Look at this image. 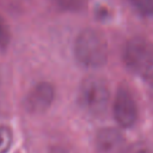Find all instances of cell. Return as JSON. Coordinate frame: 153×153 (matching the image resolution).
I'll return each mask as SVG.
<instances>
[{
  "label": "cell",
  "mask_w": 153,
  "mask_h": 153,
  "mask_svg": "<svg viewBox=\"0 0 153 153\" xmlns=\"http://www.w3.org/2000/svg\"><path fill=\"white\" fill-rule=\"evenodd\" d=\"M73 51L75 60L86 68L104 66L109 56V47L105 36L94 29H85L78 33Z\"/></svg>",
  "instance_id": "obj_1"
},
{
  "label": "cell",
  "mask_w": 153,
  "mask_h": 153,
  "mask_svg": "<svg viewBox=\"0 0 153 153\" xmlns=\"http://www.w3.org/2000/svg\"><path fill=\"white\" fill-rule=\"evenodd\" d=\"M123 61L136 75L153 79V42L142 36H134L123 48Z\"/></svg>",
  "instance_id": "obj_2"
},
{
  "label": "cell",
  "mask_w": 153,
  "mask_h": 153,
  "mask_svg": "<svg viewBox=\"0 0 153 153\" xmlns=\"http://www.w3.org/2000/svg\"><path fill=\"white\" fill-rule=\"evenodd\" d=\"M78 102L88 115L102 116L110 102V91L106 81L94 75L85 78L79 86Z\"/></svg>",
  "instance_id": "obj_3"
},
{
  "label": "cell",
  "mask_w": 153,
  "mask_h": 153,
  "mask_svg": "<svg viewBox=\"0 0 153 153\" xmlns=\"http://www.w3.org/2000/svg\"><path fill=\"white\" fill-rule=\"evenodd\" d=\"M114 117L122 128L133 127L139 117V109L130 88L122 85L117 88L114 99Z\"/></svg>",
  "instance_id": "obj_4"
},
{
  "label": "cell",
  "mask_w": 153,
  "mask_h": 153,
  "mask_svg": "<svg viewBox=\"0 0 153 153\" xmlns=\"http://www.w3.org/2000/svg\"><path fill=\"white\" fill-rule=\"evenodd\" d=\"M55 99V88L48 81L33 85L24 97V108L27 112L38 115L45 112Z\"/></svg>",
  "instance_id": "obj_5"
},
{
  "label": "cell",
  "mask_w": 153,
  "mask_h": 153,
  "mask_svg": "<svg viewBox=\"0 0 153 153\" xmlns=\"http://www.w3.org/2000/svg\"><path fill=\"white\" fill-rule=\"evenodd\" d=\"M96 148L100 153H122L126 148L123 134L116 128H103L96 134Z\"/></svg>",
  "instance_id": "obj_6"
},
{
  "label": "cell",
  "mask_w": 153,
  "mask_h": 153,
  "mask_svg": "<svg viewBox=\"0 0 153 153\" xmlns=\"http://www.w3.org/2000/svg\"><path fill=\"white\" fill-rule=\"evenodd\" d=\"M13 143V131L6 124H0V153H8Z\"/></svg>",
  "instance_id": "obj_7"
},
{
  "label": "cell",
  "mask_w": 153,
  "mask_h": 153,
  "mask_svg": "<svg viewBox=\"0 0 153 153\" xmlns=\"http://www.w3.org/2000/svg\"><path fill=\"white\" fill-rule=\"evenodd\" d=\"M136 13L149 17L153 16V0H128Z\"/></svg>",
  "instance_id": "obj_8"
},
{
  "label": "cell",
  "mask_w": 153,
  "mask_h": 153,
  "mask_svg": "<svg viewBox=\"0 0 153 153\" xmlns=\"http://www.w3.org/2000/svg\"><path fill=\"white\" fill-rule=\"evenodd\" d=\"M10 39H11L10 27L6 23V20L2 18V16H0V49L1 50L6 49L8 47Z\"/></svg>",
  "instance_id": "obj_9"
},
{
  "label": "cell",
  "mask_w": 153,
  "mask_h": 153,
  "mask_svg": "<svg viewBox=\"0 0 153 153\" xmlns=\"http://www.w3.org/2000/svg\"><path fill=\"white\" fill-rule=\"evenodd\" d=\"M122 153H153V149L145 142H135L126 147Z\"/></svg>",
  "instance_id": "obj_10"
},
{
  "label": "cell",
  "mask_w": 153,
  "mask_h": 153,
  "mask_svg": "<svg viewBox=\"0 0 153 153\" xmlns=\"http://www.w3.org/2000/svg\"><path fill=\"white\" fill-rule=\"evenodd\" d=\"M49 153H75V152L72 151L71 148H66V147H54L49 151Z\"/></svg>",
  "instance_id": "obj_11"
}]
</instances>
